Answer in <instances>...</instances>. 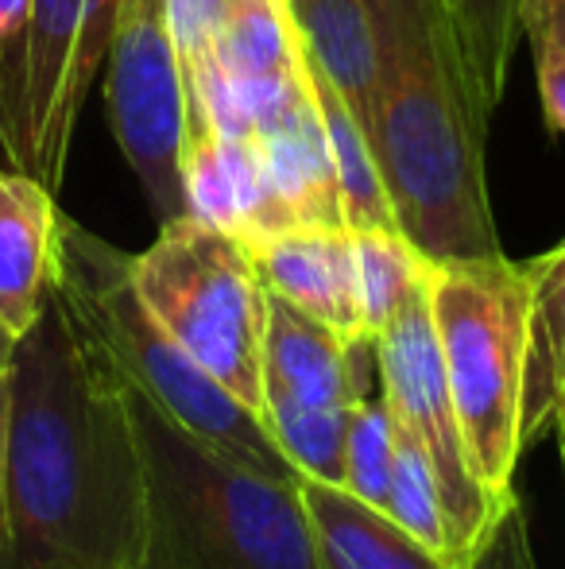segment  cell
Here are the masks:
<instances>
[{"mask_svg":"<svg viewBox=\"0 0 565 569\" xmlns=\"http://www.w3.org/2000/svg\"><path fill=\"white\" fill-rule=\"evenodd\" d=\"M264 156L268 179L280 198L286 221L294 226H345L337 198V171H333L330 140H325L322 113L310 93V78L302 98L286 106L260 136H252Z\"/></svg>","mask_w":565,"mask_h":569,"instance_id":"14","label":"cell"},{"mask_svg":"<svg viewBox=\"0 0 565 569\" xmlns=\"http://www.w3.org/2000/svg\"><path fill=\"white\" fill-rule=\"evenodd\" d=\"M23 12H28V0H0V54L8 51V43L20 31Z\"/></svg>","mask_w":565,"mask_h":569,"instance_id":"26","label":"cell"},{"mask_svg":"<svg viewBox=\"0 0 565 569\" xmlns=\"http://www.w3.org/2000/svg\"><path fill=\"white\" fill-rule=\"evenodd\" d=\"M380 396L376 345L345 341L268 291L264 349H260V415L275 407H353Z\"/></svg>","mask_w":565,"mask_h":569,"instance_id":"10","label":"cell"},{"mask_svg":"<svg viewBox=\"0 0 565 569\" xmlns=\"http://www.w3.org/2000/svg\"><path fill=\"white\" fill-rule=\"evenodd\" d=\"M527 268L507 256L430 263V315L468 465L496 503L515 496L527 368Z\"/></svg>","mask_w":565,"mask_h":569,"instance_id":"5","label":"cell"},{"mask_svg":"<svg viewBox=\"0 0 565 569\" xmlns=\"http://www.w3.org/2000/svg\"><path fill=\"white\" fill-rule=\"evenodd\" d=\"M310 62L333 82L372 136L376 106V39L369 0H286Z\"/></svg>","mask_w":565,"mask_h":569,"instance_id":"16","label":"cell"},{"mask_svg":"<svg viewBox=\"0 0 565 569\" xmlns=\"http://www.w3.org/2000/svg\"><path fill=\"white\" fill-rule=\"evenodd\" d=\"M554 435H558V446H562V469H565V415H558V422H554Z\"/></svg>","mask_w":565,"mask_h":569,"instance_id":"28","label":"cell"},{"mask_svg":"<svg viewBox=\"0 0 565 569\" xmlns=\"http://www.w3.org/2000/svg\"><path fill=\"white\" fill-rule=\"evenodd\" d=\"M356 256H361V299L369 338L384 330L400 302L426 279L430 260L395 229H364L356 232Z\"/></svg>","mask_w":565,"mask_h":569,"instance_id":"20","label":"cell"},{"mask_svg":"<svg viewBox=\"0 0 565 569\" xmlns=\"http://www.w3.org/2000/svg\"><path fill=\"white\" fill-rule=\"evenodd\" d=\"M302 54H306V47H302ZM306 78H310V93H314L317 113H322L325 140H330L333 171H337L341 221H345L353 232L395 229L392 202H387L384 174H380L369 128H364L361 117L345 106V98L333 90L330 78L310 62V54H306Z\"/></svg>","mask_w":565,"mask_h":569,"instance_id":"17","label":"cell"},{"mask_svg":"<svg viewBox=\"0 0 565 569\" xmlns=\"http://www.w3.org/2000/svg\"><path fill=\"white\" fill-rule=\"evenodd\" d=\"M445 12L453 20L461 54H465L484 109L496 113L507 93V78H512L515 47L523 39L519 0H445Z\"/></svg>","mask_w":565,"mask_h":569,"instance_id":"18","label":"cell"},{"mask_svg":"<svg viewBox=\"0 0 565 569\" xmlns=\"http://www.w3.org/2000/svg\"><path fill=\"white\" fill-rule=\"evenodd\" d=\"M562 415H565V399H562Z\"/></svg>","mask_w":565,"mask_h":569,"instance_id":"29","label":"cell"},{"mask_svg":"<svg viewBox=\"0 0 565 569\" xmlns=\"http://www.w3.org/2000/svg\"><path fill=\"white\" fill-rule=\"evenodd\" d=\"M349 411L353 407H275L264 411L260 422L280 446V453L291 461L299 480H325L341 485L345 480V435H349Z\"/></svg>","mask_w":565,"mask_h":569,"instance_id":"19","label":"cell"},{"mask_svg":"<svg viewBox=\"0 0 565 569\" xmlns=\"http://www.w3.org/2000/svg\"><path fill=\"white\" fill-rule=\"evenodd\" d=\"M51 302L82 352L124 388L167 411L186 435L202 438L236 465L272 480H299L256 411L229 396L182 345L151 318L132 283V256L62 213Z\"/></svg>","mask_w":565,"mask_h":569,"instance_id":"4","label":"cell"},{"mask_svg":"<svg viewBox=\"0 0 565 569\" xmlns=\"http://www.w3.org/2000/svg\"><path fill=\"white\" fill-rule=\"evenodd\" d=\"M519 28L535 51L546 128L565 136V0H519Z\"/></svg>","mask_w":565,"mask_h":569,"instance_id":"23","label":"cell"},{"mask_svg":"<svg viewBox=\"0 0 565 569\" xmlns=\"http://www.w3.org/2000/svg\"><path fill=\"white\" fill-rule=\"evenodd\" d=\"M465 569H538L519 496L504 508V516L496 519V527L488 531V539L481 542V550Z\"/></svg>","mask_w":565,"mask_h":569,"instance_id":"24","label":"cell"},{"mask_svg":"<svg viewBox=\"0 0 565 569\" xmlns=\"http://www.w3.org/2000/svg\"><path fill=\"white\" fill-rule=\"evenodd\" d=\"M117 0H28L0 54V151L8 167L59 190L85 93L113 36Z\"/></svg>","mask_w":565,"mask_h":569,"instance_id":"7","label":"cell"},{"mask_svg":"<svg viewBox=\"0 0 565 569\" xmlns=\"http://www.w3.org/2000/svg\"><path fill=\"white\" fill-rule=\"evenodd\" d=\"M8 427H12V372L0 376V535H4V492H8Z\"/></svg>","mask_w":565,"mask_h":569,"instance_id":"25","label":"cell"},{"mask_svg":"<svg viewBox=\"0 0 565 569\" xmlns=\"http://www.w3.org/2000/svg\"><path fill=\"white\" fill-rule=\"evenodd\" d=\"M527 302V368H523L519 446L551 435L565 399V240L523 263Z\"/></svg>","mask_w":565,"mask_h":569,"instance_id":"15","label":"cell"},{"mask_svg":"<svg viewBox=\"0 0 565 569\" xmlns=\"http://www.w3.org/2000/svg\"><path fill=\"white\" fill-rule=\"evenodd\" d=\"M62 210L54 190L0 167V322L23 338L51 302Z\"/></svg>","mask_w":565,"mask_h":569,"instance_id":"12","label":"cell"},{"mask_svg":"<svg viewBox=\"0 0 565 569\" xmlns=\"http://www.w3.org/2000/svg\"><path fill=\"white\" fill-rule=\"evenodd\" d=\"M117 388L140 453V550L132 569H322L299 480H272L236 465L140 391Z\"/></svg>","mask_w":565,"mask_h":569,"instance_id":"3","label":"cell"},{"mask_svg":"<svg viewBox=\"0 0 565 569\" xmlns=\"http://www.w3.org/2000/svg\"><path fill=\"white\" fill-rule=\"evenodd\" d=\"M302 508L322 569H465L430 550L384 508L353 496L345 485L299 480Z\"/></svg>","mask_w":565,"mask_h":569,"instance_id":"13","label":"cell"},{"mask_svg":"<svg viewBox=\"0 0 565 569\" xmlns=\"http://www.w3.org/2000/svg\"><path fill=\"white\" fill-rule=\"evenodd\" d=\"M395 450H400V430L380 396L356 399L349 411V435H345V480L361 500L376 503L387 511L392 500V477H395Z\"/></svg>","mask_w":565,"mask_h":569,"instance_id":"22","label":"cell"},{"mask_svg":"<svg viewBox=\"0 0 565 569\" xmlns=\"http://www.w3.org/2000/svg\"><path fill=\"white\" fill-rule=\"evenodd\" d=\"M376 39L372 151L395 229L430 263L504 256L488 202V109L445 0H369Z\"/></svg>","mask_w":565,"mask_h":569,"instance_id":"2","label":"cell"},{"mask_svg":"<svg viewBox=\"0 0 565 569\" xmlns=\"http://www.w3.org/2000/svg\"><path fill=\"white\" fill-rule=\"evenodd\" d=\"M372 345H376L380 399L392 411L395 427L426 453L437 488H442L457 555L473 558L515 496L507 503H496L481 488L473 465H468L450 383H445L434 315H430V271L423 283L400 302V310L387 318Z\"/></svg>","mask_w":565,"mask_h":569,"instance_id":"8","label":"cell"},{"mask_svg":"<svg viewBox=\"0 0 565 569\" xmlns=\"http://www.w3.org/2000/svg\"><path fill=\"white\" fill-rule=\"evenodd\" d=\"M132 283L182 352L260 415L268 287L249 244L182 213L159 221V237L132 256Z\"/></svg>","mask_w":565,"mask_h":569,"instance_id":"6","label":"cell"},{"mask_svg":"<svg viewBox=\"0 0 565 569\" xmlns=\"http://www.w3.org/2000/svg\"><path fill=\"white\" fill-rule=\"evenodd\" d=\"M260 283L345 341H372L364 326L361 256L349 226H294L249 248Z\"/></svg>","mask_w":565,"mask_h":569,"instance_id":"11","label":"cell"},{"mask_svg":"<svg viewBox=\"0 0 565 569\" xmlns=\"http://www.w3.org/2000/svg\"><path fill=\"white\" fill-rule=\"evenodd\" d=\"M109 120L159 221L186 213V86L167 0H117L109 36Z\"/></svg>","mask_w":565,"mask_h":569,"instance_id":"9","label":"cell"},{"mask_svg":"<svg viewBox=\"0 0 565 569\" xmlns=\"http://www.w3.org/2000/svg\"><path fill=\"white\" fill-rule=\"evenodd\" d=\"M16 349H20V338L0 322V376L12 372V360H16Z\"/></svg>","mask_w":565,"mask_h":569,"instance_id":"27","label":"cell"},{"mask_svg":"<svg viewBox=\"0 0 565 569\" xmlns=\"http://www.w3.org/2000/svg\"><path fill=\"white\" fill-rule=\"evenodd\" d=\"M400 430V427H395ZM387 516L400 527H407L418 542H426L430 550L453 558V562H473V558L457 555V542H453V527L445 516V500L437 477L430 469L426 453L411 442L400 430V450H395V477H392V500H387Z\"/></svg>","mask_w":565,"mask_h":569,"instance_id":"21","label":"cell"},{"mask_svg":"<svg viewBox=\"0 0 565 569\" xmlns=\"http://www.w3.org/2000/svg\"><path fill=\"white\" fill-rule=\"evenodd\" d=\"M137 550L129 403L47 302L12 360L0 569H132Z\"/></svg>","mask_w":565,"mask_h":569,"instance_id":"1","label":"cell"}]
</instances>
